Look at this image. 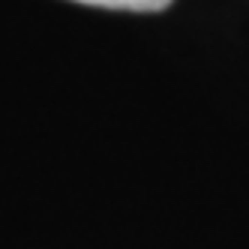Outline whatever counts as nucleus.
<instances>
[{
	"instance_id": "1",
	"label": "nucleus",
	"mask_w": 249,
	"mask_h": 249,
	"mask_svg": "<svg viewBox=\"0 0 249 249\" xmlns=\"http://www.w3.org/2000/svg\"><path fill=\"white\" fill-rule=\"evenodd\" d=\"M84 6H102V9H117V12H162L174 0H72Z\"/></svg>"
}]
</instances>
